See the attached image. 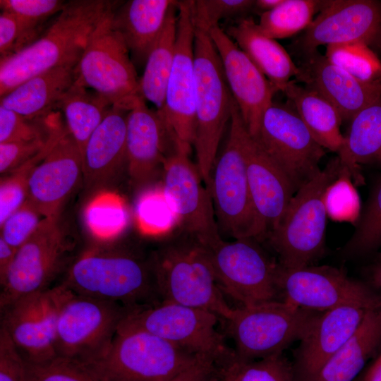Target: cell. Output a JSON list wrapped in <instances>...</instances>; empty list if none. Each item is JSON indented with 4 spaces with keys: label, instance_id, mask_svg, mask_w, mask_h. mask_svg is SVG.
I'll use <instances>...</instances> for the list:
<instances>
[{
    "label": "cell",
    "instance_id": "41",
    "mask_svg": "<svg viewBox=\"0 0 381 381\" xmlns=\"http://www.w3.org/2000/svg\"><path fill=\"white\" fill-rule=\"evenodd\" d=\"M61 115L58 110L44 118L30 119L0 106V143L44 137L51 132Z\"/></svg>",
    "mask_w": 381,
    "mask_h": 381
},
{
    "label": "cell",
    "instance_id": "46",
    "mask_svg": "<svg viewBox=\"0 0 381 381\" xmlns=\"http://www.w3.org/2000/svg\"><path fill=\"white\" fill-rule=\"evenodd\" d=\"M251 0H197L192 9L195 27L207 32L223 18L241 16L254 8Z\"/></svg>",
    "mask_w": 381,
    "mask_h": 381
},
{
    "label": "cell",
    "instance_id": "26",
    "mask_svg": "<svg viewBox=\"0 0 381 381\" xmlns=\"http://www.w3.org/2000/svg\"><path fill=\"white\" fill-rule=\"evenodd\" d=\"M129 110L113 105L92 133L82 155L85 190H96L127 167L126 119Z\"/></svg>",
    "mask_w": 381,
    "mask_h": 381
},
{
    "label": "cell",
    "instance_id": "52",
    "mask_svg": "<svg viewBox=\"0 0 381 381\" xmlns=\"http://www.w3.org/2000/svg\"><path fill=\"white\" fill-rule=\"evenodd\" d=\"M363 381H381V352L368 369Z\"/></svg>",
    "mask_w": 381,
    "mask_h": 381
},
{
    "label": "cell",
    "instance_id": "55",
    "mask_svg": "<svg viewBox=\"0 0 381 381\" xmlns=\"http://www.w3.org/2000/svg\"><path fill=\"white\" fill-rule=\"evenodd\" d=\"M377 260L380 262H381V253H380L379 255H377Z\"/></svg>",
    "mask_w": 381,
    "mask_h": 381
},
{
    "label": "cell",
    "instance_id": "37",
    "mask_svg": "<svg viewBox=\"0 0 381 381\" xmlns=\"http://www.w3.org/2000/svg\"><path fill=\"white\" fill-rule=\"evenodd\" d=\"M325 56L330 63L362 82L381 83V61L365 44L329 45Z\"/></svg>",
    "mask_w": 381,
    "mask_h": 381
},
{
    "label": "cell",
    "instance_id": "29",
    "mask_svg": "<svg viewBox=\"0 0 381 381\" xmlns=\"http://www.w3.org/2000/svg\"><path fill=\"white\" fill-rule=\"evenodd\" d=\"M278 91L284 92L299 68L276 40L266 35L252 18H242L225 31Z\"/></svg>",
    "mask_w": 381,
    "mask_h": 381
},
{
    "label": "cell",
    "instance_id": "12",
    "mask_svg": "<svg viewBox=\"0 0 381 381\" xmlns=\"http://www.w3.org/2000/svg\"><path fill=\"white\" fill-rule=\"evenodd\" d=\"M254 238L226 241L222 238L203 246L219 288L240 306L277 301L279 264L272 260Z\"/></svg>",
    "mask_w": 381,
    "mask_h": 381
},
{
    "label": "cell",
    "instance_id": "13",
    "mask_svg": "<svg viewBox=\"0 0 381 381\" xmlns=\"http://www.w3.org/2000/svg\"><path fill=\"white\" fill-rule=\"evenodd\" d=\"M73 247L62 231L59 217L43 218L16 251L1 284L0 309L21 297L52 288L68 265Z\"/></svg>",
    "mask_w": 381,
    "mask_h": 381
},
{
    "label": "cell",
    "instance_id": "54",
    "mask_svg": "<svg viewBox=\"0 0 381 381\" xmlns=\"http://www.w3.org/2000/svg\"><path fill=\"white\" fill-rule=\"evenodd\" d=\"M370 276L373 284L381 289V262L373 268Z\"/></svg>",
    "mask_w": 381,
    "mask_h": 381
},
{
    "label": "cell",
    "instance_id": "31",
    "mask_svg": "<svg viewBox=\"0 0 381 381\" xmlns=\"http://www.w3.org/2000/svg\"><path fill=\"white\" fill-rule=\"evenodd\" d=\"M381 349V308L366 312L361 324L313 381H352Z\"/></svg>",
    "mask_w": 381,
    "mask_h": 381
},
{
    "label": "cell",
    "instance_id": "2",
    "mask_svg": "<svg viewBox=\"0 0 381 381\" xmlns=\"http://www.w3.org/2000/svg\"><path fill=\"white\" fill-rule=\"evenodd\" d=\"M79 295L126 306L155 303L151 260L129 250L91 247L68 266L59 284Z\"/></svg>",
    "mask_w": 381,
    "mask_h": 381
},
{
    "label": "cell",
    "instance_id": "16",
    "mask_svg": "<svg viewBox=\"0 0 381 381\" xmlns=\"http://www.w3.org/2000/svg\"><path fill=\"white\" fill-rule=\"evenodd\" d=\"M193 1H179L175 56L167 82L164 104L158 111L177 150L190 155L195 119V72Z\"/></svg>",
    "mask_w": 381,
    "mask_h": 381
},
{
    "label": "cell",
    "instance_id": "23",
    "mask_svg": "<svg viewBox=\"0 0 381 381\" xmlns=\"http://www.w3.org/2000/svg\"><path fill=\"white\" fill-rule=\"evenodd\" d=\"M243 150L250 195L258 217L260 239L277 227L296 193L291 182L246 128Z\"/></svg>",
    "mask_w": 381,
    "mask_h": 381
},
{
    "label": "cell",
    "instance_id": "6",
    "mask_svg": "<svg viewBox=\"0 0 381 381\" xmlns=\"http://www.w3.org/2000/svg\"><path fill=\"white\" fill-rule=\"evenodd\" d=\"M195 162L207 187L224 130L230 121L233 97L208 32L195 27Z\"/></svg>",
    "mask_w": 381,
    "mask_h": 381
},
{
    "label": "cell",
    "instance_id": "49",
    "mask_svg": "<svg viewBox=\"0 0 381 381\" xmlns=\"http://www.w3.org/2000/svg\"><path fill=\"white\" fill-rule=\"evenodd\" d=\"M0 381H28L24 359L8 335L1 328Z\"/></svg>",
    "mask_w": 381,
    "mask_h": 381
},
{
    "label": "cell",
    "instance_id": "21",
    "mask_svg": "<svg viewBox=\"0 0 381 381\" xmlns=\"http://www.w3.org/2000/svg\"><path fill=\"white\" fill-rule=\"evenodd\" d=\"M83 179L82 153L66 126L29 179L28 198L43 217H58Z\"/></svg>",
    "mask_w": 381,
    "mask_h": 381
},
{
    "label": "cell",
    "instance_id": "33",
    "mask_svg": "<svg viewBox=\"0 0 381 381\" xmlns=\"http://www.w3.org/2000/svg\"><path fill=\"white\" fill-rule=\"evenodd\" d=\"M179 4V2H178ZM178 4L170 12L161 33L150 50L139 78V94L157 111L164 107L165 92L176 50Z\"/></svg>",
    "mask_w": 381,
    "mask_h": 381
},
{
    "label": "cell",
    "instance_id": "53",
    "mask_svg": "<svg viewBox=\"0 0 381 381\" xmlns=\"http://www.w3.org/2000/svg\"><path fill=\"white\" fill-rule=\"evenodd\" d=\"M284 0H257L255 1L254 8L261 14L270 11L279 6Z\"/></svg>",
    "mask_w": 381,
    "mask_h": 381
},
{
    "label": "cell",
    "instance_id": "18",
    "mask_svg": "<svg viewBox=\"0 0 381 381\" xmlns=\"http://www.w3.org/2000/svg\"><path fill=\"white\" fill-rule=\"evenodd\" d=\"M359 42L381 46V2L374 0L325 1L319 15L292 44L303 57L321 45Z\"/></svg>",
    "mask_w": 381,
    "mask_h": 381
},
{
    "label": "cell",
    "instance_id": "4",
    "mask_svg": "<svg viewBox=\"0 0 381 381\" xmlns=\"http://www.w3.org/2000/svg\"><path fill=\"white\" fill-rule=\"evenodd\" d=\"M229 130L210 176V191L219 233L234 238L260 239L243 150L246 126L233 98Z\"/></svg>",
    "mask_w": 381,
    "mask_h": 381
},
{
    "label": "cell",
    "instance_id": "35",
    "mask_svg": "<svg viewBox=\"0 0 381 381\" xmlns=\"http://www.w3.org/2000/svg\"><path fill=\"white\" fill-rule=\"evenodd\" d=\"M325 1L284 0L277 8L263 13L258 23L262 31L272 39L291 37L311 24L315 13Z\"/></svg>",
    "mask_w": 381,
    "mask_h": 381
},
{
    "label": "cell",
    "instance_id": "24",
    "mask_svg": "<svg viewBox=\"0 0 381 381\" xmlns=\"http://www.w3.org/2000/svg\"><path fill=\"white\" fill-rule=\"evenodd\" d=\"M367 311L342 306L320 312L296 351L294 381H313L356 331Z\"/></svg>",
    "mask_w": 381,
    "mask_h": 381
},
{
    "label": "cell",
    "instance_id": "30",
    "mask_svg": "<svg viewBox=\"0 0 381 381\" xmlns=\"http://www.w3.org/2000/svg\"><path fill=\"white\" fill-rule=\"evenodd\" d=\"M338 156L356 185L363 181L361 165L381 167V97L351 119Z\"/></svg>",
    "mask_w": 381,
    "mask_h": 381
},
{
    "label": "cell",
    "instance_id": "1",
    "mask_svg": "<svg viewBox=\"0 0 381 381\" xmlns=\"http://www.w3.org/2000/svg\"><path fill=\"white\" fill-rule=\"evenodd\" d=\"M122 1L73 0L32 44L0 59V97L26 80L52 68L77 65L90 35Z\"/></svg>",
    "mask_w": 381,
    "mask_h": 381
},
{
    "label": "cell",
    "instance_id": "50",
    "mask_svg": "<svg viewBox=\"0 0 381 381\" xmlns=\"http://www.w3.org/2000/svg\"><path fill=\"white\" fill-rule=\"evenodd\" d=\"M217 377L218 368L215 361L209 357L199 356L169 381H214Z\"/></svg>",
    "mask_w": 381,
    "mask_h": 381
},
{
    "label": "cell",
    "instance_id": "20",
    "mask_svg": "<svg viewBox=\"0 0 381 381\" xmlns=\"http://www.w3.org/2000/svg\"><path fill=\"white\" fill-rule=\"evenodd\" d=\"M208 33L219 56L231 94L249 133L254 136L278 90L219 25Z\"/></svg>",
    "mask_w": 381,
    "mask_h": 381
},
{
    "label": "cell",
    "instance_id": "48",
    "mask_svg": "<svg viewBox=\"0 0 381 381\" xmlns=\"http://www.w3.org/2000/svg\"><path fill=\"white\" fill-rule=\"evenodd\" d=\"M61 0H1V11L7 12L32 24L46 26L66 5Z\"/></svg>",
    "mask_w": 381,
    "mask_h": 381
},
{
    "label": "cell",
    "instance_id": "7",
    "mask_svg": "<svg viewBox=\"0 0 381 381\" xmlns=\"http://www.w3.org/2000/svg\"><path fill=\"white\" fill-rule=\"evenodd\" d=\"M198 356L147 331L119 326L106 352L84 366L101 381H169Z\"/></svg>",
    "mask_w": 381,
    "mask_h": 381
},
{
    "label": "cell",
    "instance_id": "14",
    "mask_svg": "<svg viewBox=\"0 0 381 381\" xmlns=\"http://www.w3.org/2000/svg\"><path fill=\"white\" fill-rule=\"evenodd\" d=\"M252 137L285 174L296 191L321 170L319 163L325 149L313 138L290 102L273 101Z\"/></svg>",
    "mask_w": 381,
    "mask_h": 381
},
{
    "label": "cell",
    "instance_id": "42",
    "mask_svg": "<svg viewBox=\"0 0 381 381\" xmlns=\"http://www.w3.org/2000/svg\"><path fill=\"white\" fill-rule=\"evenodd\" d=\"M327 217L334 221L357 223L361 201L348 171L341 165L338 178L327 188L324 196Z\"/></svg>",
    "mask_w": 381,
    "mask_h": 381
},
{
    "label": "cell",
    "instance_id": "5",
    "mask_svg": "<svg viewBox=\"0 0 381 381\" xmlns=\"http://www.w3.org/2000/svg\"><path fill=\"white\" fill-rule=\"evenodd\" d=\"M161 301L200 308L227 320L234 308L224 298L205 248L193 239L175 242L150 258Z\"/></svg>",
    "mask_w": 381,
    "mask_h": 381
},
{
    "label": "cell",
    "instance_id": "34",
    "mask_svg": "<svg viewBox=\"0 0 381 381\" xmlns=\"http://www.w3.org/2000/svg\"><path fill=\"white\" fill-rule=\"evenodd\" d=\"M111 102L102 95L75 82L60 100L57 109L82 155L92 133L111 108Z\"/></svg>",
    "mask_w": 381,
    "mask_h": 381
},
{
    "label": "cell",
    "instance_id": "32",
    "mask_svg": "<svg viewBox=\"0 0 381 381\" xmlns=\"http://www.w3.org/2000/svg\"><path fill=\"white\" fill-rule=\"evenodd\" d=\"M283 92L317 143L338 154L344 135L340 131L343 121L336 107L315 90L298 85L294 80L289 82Z\"/></svg>",
    "mask_w": 381,
    "mask_h": 381
},
{
    "label": "cell",
    "instance_id": "15",
    "mask_svg": "<svg viewBox=\"0 0 381 381\" xmlns=\"http://www.w3.org/2000/svg\"><path fill=\"white\" fill-rule=\"evenodd\" d=\"M277 284L282 301L309 310L322 312L342 306L368 310L381 308L380 294L331 266L286 269L279 265Z\"/></svg>",
    "mask_w": 381,
    "mask_h": 381
},
{
    "label": "cell",
    "instance_id": "8",
    "mask_svg": "<svg viewBox=\"0 0 381 381\" xmlns=\"http://www.w3.org/2000/svg\"><path fill=\"white\" fill-rule=\"evenodd\" d=\"M320 312L277 300L240 306L225 321L236 356L254 361L282 353L301 341Z\"/></svg>",
    "mask_w": 381,
    "mask_h": 381
},
{
    "label": "cell",
    "instance_id": "17",
    "mask_svg": "<svg viewBox=\"0 0 381 381\" xmlns=\"http://www.w3.org/2000/svg\"><path fill=\"white\" fill-rule=\"evenodd\" d=\"M162 173V186L177 226L202 246L220 239L210 191L189 155L176 150L165 159Z\"/></svg>",
    "mask_w": 381,
    "mask_h": 381
},
{
    "label": "cell",
    "instance_id": "39",
    "mask_svg": "<svg viewBox=\"0 0 381 381\" xmlns=\"http://www.w3.org/2000/svg\"><path fill=\"white\" fill-rule=\"evenodd\" d=\"M381 244V178L375 185L354 234L344 247L347 255H363Z\"/></svg>",
    "mask_w": 381,
    "mask_h": 381
},
{
    "label": "cell",
    "instance_id": "38",
    "mask_svg": "<svg viewBox=\"0 0 381 381\" xmlns=\"http://www.w3.org/2000/svg\"><path fill=\"white\" fill-rule=\"evenodd\" d=\"M66 126L40 153L1 179L0 225L27 199L28 183L34 169L44 158Z\"/></svg>",
    "mask_w": 381,
    "mask_h": 381
},
{
    "label": "cell",
    "instance_id": "9",
    "mask_svg": "<svg viewBox=\"0 0 381 381\" xmlns=\"http://www.w3.org/2000/svg\"><path fill=\"white\" fill-rule=\"evenodd\" d=\"M60 286L56 356L87 365L109 349L131 307L76 294Z\"/></svg>",
    "mask_w": 381,
    "mask_h": 381
},
{
    "label": "cell",
    "instance_id": "27",
    "mask_svg": "<svg viewBox=\"0 0 381 381\" xmlns=\"http://www.w3.org/2000/svg\"><path fill=\"white\" fill-rule=\"evenodd\" d=\"M178 1L130 0L114 11L113 24L138 63H145L148 53L163 30Z\"/></svg>",
    "mask_w": 381,
    "mask_h": 381
},
{
    "label": "cell",
    "instance_id": "25",
    "mask_svg": "<svg viewBox=\"0 0 381 381\" xmlns=\"http://www.w3.org/2000/svg\"><path fill=\"white\" fill-rule=\"evenodd\" d=\"M296 79L315 90L350 121L361 110L381 97V83L362 82L330 63L318 51L303 57Z\"/></svg>",
    "mask_w": 381,
    "mask_h": 381
},
{
    "label": "cell",
    "instance_id": "3",
    "mask_svg": "<svg viewBox=\"0 0 381 381\" xmlns=\"http://www.w3.org/2000/svg\"><path fill=\"white\" fill-rule=\"evenodd\" d=\"M340 172L341 162L337 156L296 191L278 225L266 238L281 267L312 265L323 254L327 219L324 196Z\"/></svg>",
    "mask_w": 381,
    "mask_h": 381
},
{
    "label": "cell",
    "instance_id": "11",
    "mask_svg": "<svg viewBox=\"0 0 381 381\" xmlns=\"http://www.w3.org/2000/svg\"><path fill=\"white\" fill-rule=\"evenodd\" d=\"M116 8L90 35L76 66L75 82L105 97L113 105L130 110L140 97V78L122 36L114 26Z\"/></svg>",
    "mask_w": 381,
    "mask_h": 381
},
{
    "label": "cell",
    "instance_id": "10",
    "mask_svg": "<svg viewBox=\"0 0 381 381\" xmlns=\"http://www.w3.org/2000/svg\"><path fill=\"white\" fill-rule=\"evenodd\" d=\"M219 318L208 310L161 301L131 307L120 326L147 331L219 365L234 355L217 329Z\"/></svg>",
    "mask_w": 381,
    "mask_h": 381
},
{
    "label": "cell",
    "instance_id": "45",
    "mask_svg": "<svg viewBox=\"0 0 381 381\" xmlns=\"http://www.w3.org/2000/svg\"><path fill=\"white\" fill-rule=\"evenodd\" d=\"M61 116L44 137L29 141L0 143L1 174H8L42 151L65 126Z\"/></svg>",
    "mask_w": 381,
    "mask_h": 381
},
{
    "label": "cell",
    "instance_id": "47",
    "mask_svg": "<svg viewBox=\"0 0 381 381\" xmlns=\"http://www.w3.org/2000/svg\"><path fill=\"white\" fill-rule=\"evenodd\" d=\"M43 216L28 198L0 225L1 236L18 249L36 230Z\"/></svg>",
    "mask_w": 381,
    "mask_h": 381
},
{
    "label": "cell",
    "instance_id": "43",
    "mask_svg": "<svg viewBox=\"0 0 381 381\" xmlns=\"http://www.w3.org/2000/svg\"><path fill=\"white\" fill-rule=\"evenodd\" d=\"M50 24V23H49ZM40 26L1 11L0 59L15 54L37 40L49 25Z\"/></svg>",
    "mask_w": 381,
    "mask_h": 381
},
{
    "label": "cell",
    "instance_id": "19",
    "mask_svg": "<svg viewBox=\"0 0 381 381\" xmlns=\"http://www.w3.org/2000/svg\"><path fill=\"white\" fill-rule=\"evenodd\" d=\"M62 296L56 285L21 297L1 309V327L24 361L40 363L56 357V327Z\"/></svg>",
    "mask_w": 381,
    "mask_h": 381
},
{
    "label": "cell",
    "instance_id": "36",
    "mask_svg": "<svg viewBox=\"0 0 381 381\" xmlns=\"http://www.w3.org/2000/svg\"><path fill=\"white\" fill-rule=\"evenodd\" d=\"M217 368L222 381H294L293 366L282 353L254 361L234 353Z\"/></svg>",
    "mask_w": 381,
    "mask_h": 381
},
{
    "label": "cell",
    "instance_id": "40",
    "mask_svg": "<svg viewBox=\"0 0 381 381\" xmlns=\"http://www.w3.org/2000/svg\"><path fill=\"white\" fill-rule=\"evenodd\" d=\"M136 214L139 226L145 234H164L177 225L175 213L162 186L142 195L137 205Z\"/></svg>",
    "mask_w": 381,
    "mask_h": 381
},
{
    "label": "cell",
    "instance_id": "56",
    "mask_svg": "<svg viewBox=\"0 0 381 381\" xmlns=\"http://www.w3.org/2000/svg\"><path fill=\"white\" fill-rule=\"evenodd\" d=\"M379 49L381 51V46L379 47Z\"/></svg>",
    "mask_w": 381,
    "mask_h": 381
},
{
    "label": "cell",
    "instance_id": "28",
    "mask_svg": "<svg viewBox=\"0 0 381 381\" xmlns=\"http://www.w3.org/2000/svg\"><path fill=\"white\" fill-rule=\"evenodd\" d=\"M77 65L59 66L37 74L0 97V106L27 118L38 119L58 111V104L76 80Z\"/></svg>",
    "mask_w": 381,
    "mask_h": 381
},
{
    "label": "cell",
    "instance_id": "22",
    "mask_svg": "<svg viewBox=\"0 0 381 381\" xmlns=\"http://www.w3.org/2000/svg\"><path fill=\"white\" fill-rule=\"evenodd\" d=\"M177 150L158 111L140 97L126 119L127 170L132 183L141 186L161 171L167 157Z\"/></svg>",
    "mask_w": 381,
    "mask_h": 381
},
{
    "label": "cell",
    "instance_id": "51",
    "mask_svg": "<svg viewBox=\"0 0 381 381\" xmlns=\"http://www.w3.org/2000/svg\"><path fill=\"white\" fill-rule=\"evenodd\" d=\"M17 250L0 237V284L6 279L15 258Z\"/></svg>",
    "mask_w": 381,
    "mask_h": 381
},
{
    "label": "cell",
    "instance_id": "44",
    "mask_svg": "<svg viewBox=\"0 0 381 381\" xmlns=\"http://www.w3.org/2000/svg\"><path fill=\"white\" fill-rule=\"evenodd\" d=\"M25 363L28 381H101L83 365L59 356L40 363Z\"/></svg>",
    "mask_w": 381,
    "mask_h": 381
}]
</instances>
